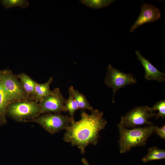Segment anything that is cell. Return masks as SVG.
Masks as SVG:
<instances>
[{
  "label": "cell",
  "mask_w": 165,
  "mask_h": 165,
  "mask_svg": "<svg viewBox=\"0 0 165 165\" xmlns=\"http://www.w3.org/2000/svg\"><path fill=\"white\" fill-rule=\"evenodd\" d=\"M156 114L148 105L136 107L121 117V125L126 128H134L144 125H153L149 119Z\"/></svg>",
  "instance_id": "5"
},
{
  "label": "cell",
  "mask_w": 165,
  "mask_h": 165,
  "mask_svg": "<svg viewBox=\"0 0 165 165\" xmlns=\"http://www.w3.org/2000/svg\"><path fill=\"white\" fill-rule=\"evenodd\" d=\"M66 100L59 88H54L52 90L51 94L44 97L38 103L39 116L48 113H60L62 112H66L64 107Z\"/></svg>",
  "instance_id": "8"
},
{
  "label": "cell",
  "mask_w": 165,
  "mask_h": 165,
  "mask_svg": "<svg viewBox=\"0 0 165 165\" xmlns=\"http://www.w3.org/2000/svg\"><path fill=\"white\" fill-rule=\"evenodd\" d=\"M0 80L5 91L14 102L28 100L20 80L11 71L0 70Z\"/></svg>",
  "instance_id": "6"
},
{
  "label": "cell",
  "mask_w": 165,
  "mask_h": 165,
  "mask_svg": "<svg viewBox=\"0 0 165 165\" xmlns=\"http://www.w3.org/2000/svg\"><path fill=\"white\" fill-rule=\"evenodd\" d=\"M1 2L3 6L7 9L17 6L25 8L29 5L27 0H2Z\"/></svg>",
  "instance_id": "18"
},
{
  "label": "cell",
  "mask_w": 165,
  "mask_h": 165,
  "mask_svg": "<svg viewBox=\"0 0 165 165\" xmlns=\"http://www.w3.org/2000/svg\"><path fill=\"white\" fill-rule=\"evenodd\" d=\"M161 16L160 12L158 8L150 4H142L140 13L131 27L130 32H132L138 27L144 24L156 21Z\"/></svg>",
  "instance_id": "9"
},
{
  "label": "cell",
  "mask_w": 165,
  "mask_h": 165,
  "mask_svg": "<svg viewBox=\"0 0 165 165\" xmlns=\"http://www.w3.org/2000/svg\"><path fill=\"white\" fill-rule=\"evenodd\" d=\"M53 82V78L50 77L48 81L44 83H39L36 82L33 101L39 103L44 97L51 94L52 90L50 89V86Z\"/></svg>",
  "instance_id": "13"
},
{
  "label": "cell",
  "mask_w": 165,
  "mask_h": 165,
  "mask_svg": "<svg viewBox=\"0 0 165 165\" xmlns=\"http://www.w3.org/2000/svg\"><path fill=\"white\" fill-rule=\"evenodd\" d=\"M38 102L26 100L15 102L7 107L6 115L15 121L26 122L39 115Z\"/></svg>",
  "instance_id": "3"
},
{
  "label": "cell",
  "mask_w": 165,
  "mask_h": 165,
  "mask_svg": "<svg viewBox=\"0 0 165 165\" xmlns=\"http://www.w3.org/2000/svg\"><path fill=\"white\" fill-rule=\"evenodd\" d=\"M69 97L64 104V107L66 112L69 113V115L71 119L75 121L74 116L75 112L79 109L77 104L72 94L68 91Z\"/></svg>",
  "instance_id": "17"
},
{
  "label": "cell",
  "mask_w": 165,
  "mask_h": 165,
  "mask_svg": "<svg viewBox=\"0 0 165 165\" xmlns=\"http://www.w3.org/2000/svg\"><path fill=\"white\" fill-rule=\"evenodd\" d=\"M81 161L84 165H90L87 160L85 158H82Z\"/></svg>",
  "instance_id": "21"
},
{
  "label": "cell",
  "mask_w": 165,
  "mask_h": 165,
  "mask_svg": "<svg viewBox=\"0 0 165 165\" xmlns=\"http://www.w3.org/2000/svg\"><path fill=\"white\" fill-rule=\"evenodd\" d=\"M119 138V152L123 153L137 146L145 145L148 138L154 132V126H148L127 129L119 123L117 125Z\"/></svg>",
  "instance_id": "2"
},
{
  "label": "cell",
  "mask_w": 165,
  "mask_h": 165,
  "mask_svg": "<svg viewBox=\"0 0 165 165\" xmlns=\"http://www.w3.org/2000/svg\"><path fill=\"white\" fill-rule=\"evenodd\" d=\"M23 88L27 94L28 100L33 101L34 95L36 82L28 75L24 73L17 75Z\"/></svg>",
  "instance_id": "12"
},
{
  "label": "cell",
  "mask_w": 165,
  "mask_h": 165,
  "mask_svg": "<svg viewBox=\"0 0 165 165\" xmlns=\"http://www.w3.org/2000/svg\"><path fill=\"white\" fill-rule=\"evenodd\" d=\"M105 82L108 86L112 89V101L114 102V98L117 91L127 85L136 83L137 79L132 74L123 73L115 68L109 63L107 68Z\"/></svg>",
  "instance_id": "7"
},
{
  "label": "cell",
  "mask_w": 165,
  "mask_h": 165,
  "mask_svg": "<svg viewBox=\"0 0 165 165\" xmlns=\"http://www.w3.org/2000/svg\"><path fill=\"white\" fill-rule=\"evenodd\" d=\"M74 121L69 115H65L61 113H48L41 115L26 122L37 123L50 134H54L66 129Z\"/></svg>",
  "instance_id": "4"
},
{
  "label": "cell",
  "mask_w": 165,
  "mask_h": 165,
  "mask_svg": "<svg viewBox=\"0 0 165 165\" xmlns=\"http://www.w3.org/2000/svg\"><path fill=\"white\" fill-rule=\"evenodd\" d=\"M113 0H81L79 1L86 6L93 9H99L110 5Z\"/></svg>",
  "instance_id": "16"
},
{
  "label": "cell",
  "mask_w": 165,
  "mask_h": 165,
  "mask_svg": "<svg viewBox=\"0 0 165 165\" xmlns=\"http://www.w3.org/2000/svg\"><path fill=\"white\" fill-rule=\"evenodd\" d=\"M138 60L145 70V78L149 80H156L160 82L165 81V74L160 72L150 61L144 57L138 50L135 52Z\"/></svg>",
  "instance_id": "10"
},
{
  "label": "cell",
  "mask_w": 165,
  "mask_h": 165,
  "mask_svg": "<svg viewBox=\"0 0 165 165\" xmlns=\"http://www.w3.org/2000/svg\"><path fill=\"white\" fill-rule=\"evenodd\" d=\"M154 132L161 138L164 140L165 139V125L160 127L154 126Z\"/></svg>",
  "instance_id": "20"
},
{
  "label": "cell",
  "mask_w": 165,
  "mask_h": 165,
  "mask_svg": "<svg viewBox=\"0 0 165 165\" xmlns=\"http://www.w3.org/2000/svg\"><path fill=\"white\" fill-rule=\"evenodd\" d=\"M150 108L153 112H154L156 110L158 111V112L156 114L155 116L156 119L160 117L162 118L165 117V99L157 102Z\"/></svg>",
  "instance_id": "19"
},
{
  "label": "cell",
  "mask_w": 165,
  "mask_h": 165,
  "mask_svg": "<svg viewBox=\"0 0 165 165\" xmlns=\"http://www.w3.org/2000/svg\"><path fill=\"white\" fill-rule=\"evenodd\" d=\"M15 102L4 89L0 80V126L6 124V112L8 106Z\"/></svg>",
  "instance_id": "11"
},
{
  "label": "cell",
  "mask_w": 165,
  "mask_h": 165,
  "mask_svg": "<svg viewBox=\"0 0 165 165\" xmlns=\"http://www.w3.org/2000/svg\"><path fill=\"white\" fill-rule=\"evenodd\" d=\"M165 158V150L156 146L150 148L147 154L142 158V160L144 163L154 160L164 159Z\"/></svg>",
  "instance_id": "15"
},
{
  "label": "cell",
  "mask_w": 165,
  "mask_h": 165,
  "mask_svg": "<svg viewBox=\"0 0 165 165\" xmlns=\"http://www.w3.org/2000/svg\"><path fill=\"white\" fill-rule=\"evenodd\" d=\"M103 116V112L97 109L91 111L90 114L81 111L80 119L72 123L66 129L63 140L77 146L84 154L88 145L97 143L99 133L107 123Z\"/></svg>",
  "instance_id": "1"
},
{
  "label": "cell",
  "mask_w": 165,
  "mask_h": 165,
  "mask_svg": "<svg viewBox=\"0 0 165 165\" xmlns=\"http://www.w3.org/2000/svg\"><path fill=\"white\" fill-rule=\"evenodd\" d=\"M68 91L72 94L79 109L83 110L87 109L91 111L93 109V107L90 105L84 95L75 89L73 86H70Z\"/></svg>",
  "instance_id": "14"
}]
</instances>
